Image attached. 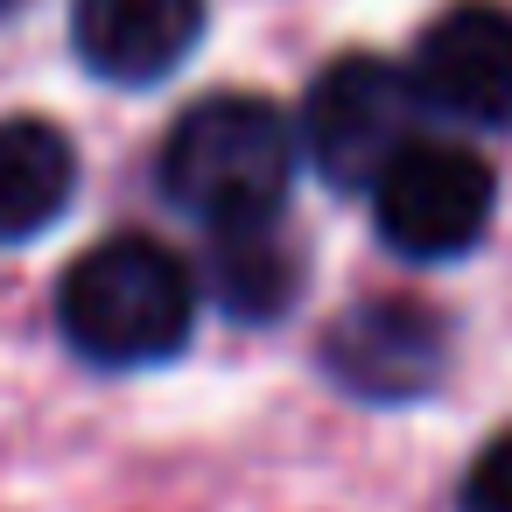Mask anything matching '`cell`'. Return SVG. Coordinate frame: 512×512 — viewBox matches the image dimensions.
I'll return each mask as SVG.
<instances>
[{"label":"cell","instance_id":"cell-1","mask_svg":"<svg viewBox=\"0 0 512 512\" xmlns=\"http://www.w3.org/2000/svg\"><path fill=\"white\" fill-rule=\"evenodd\" d=\"M288 183H295V127L253 92H218L190 106L162 141V197L211 232L274 225Z\"/></svg>","mask_w":512,"mask_h":512},{"label":"cell","instance_id":"cell-2","mask_svg":"<svg viewBox=\"0 0 512 512\" xmlns=\"http://www.w3.org/2000/svg\"><path fill=\"white\" fill-rule=\"evenodd\" d=\"M190 316H197L190 267L162 239H141V232L99 239L92 253L71 260L64 288H57V323H64L71 351L106 372L176 358L190 344Z\"/></svg>","mask_w":512,"mask_h":512},{"label":"cell","instance_id":"cell-3","mask_svg":"<svg viewBox=\"0 0 512 512\" xmlns=\"http://www.w3.org/2000/svg\"><path fill=\"white\" fill-rule=\"evenodd\" d=\"M414 85L386 57H337L302 99V148L330 190H372L414 141Z\"/></svg>","mask_w":512,"mask_h":512},{"label":"cell","instance_id":"cell-4","mask_svg":"<svg viewBox=\"0 0 512 512\" xmlns=\"http://www.w3.org/2000/svg\"><path fill=\"white\" fill-rule=\"evenodd\" d=\"M498 204V176L463 141H407L372 183L379 239L407 260H456L484 239Z\"/></svg>","mask_w":512,"mask_h":512},{"label":"cell","instance_id":"cell-5","mask_svg":"<svg viewBox=\"0 0 512 512\" xmlns=\"http://www.w3.org/2000/svg\"><path fill=\"white\" fill-rule=\"evenodd\" d=\"M414 106L463 127H512V8L456 0L414 43Z\"/></svg>","mask_w":512,"mask_h":512},{"label":"cell","instance_id":"cell-6","mask_svg":"<svg viewBox=\"0 0 512 512\" xmlns=\"http://www.w3.org/2000/svg\"><path fill=\"white\" fill-rule=\"evenodd\" d=\"M323 365L358 400H421L449 365V337H442V316L428 302L379 295V302H358L351 316L330 323Z\"/></svg>","mask_w":512,"mask_h":512},{"label":"cell","instance_id":"cell-7","mask_svg":"<svg viewBox=\"0 0 512 512\" xmlns=\"http://www.w3.org/2000/svg\"><path fill=\"white\" fill-rule=\"evenodd\" d=\"M71 43L106 85H162L204 43V0H71Z\"/></svg>","mask_w":512,"mask_h":512},{"label":"cell","instance_id":"cell-8","mask_svg":"<svg viewBox=\"0 0 512 512\" xmlns=\"http://www.w3.org/2000/svg\"><path fill=\"white\" fill-rule=\"evenodd\" d=\"M71 190H78V155L50 120H0V246L50 232Z\"/></svg>","mask_w":512,"mask_h":512},{"label":"cell","instance_id":"cell-9","mask_svg":"<svg viewBox=\"0 0 512 512\" xmlns=\"http://www.w3.org/2000/svg\"><path fill=\"white\" fill-rule=\"evenodd\" d=\"M302 274H295V253L274 239V225L260 232H218V253H211V295L225 316L239 323H274L288 302H295Z\"/></svg>","mask_w":512,"mask_h":512},{"label":"cell","instance_id":"cell-10","mask_svg":"<svg viewBox=\"0 0 512 512\" xmlns=\"http://www.w3.org/2000/svg\"><path fill=\"white\" fill-rule=\"evenodd\" d=\"M456 512H512V428H498V435L477 449V463L463 470Z\"/></svg>","mask_w":512,"mask_h":512},{"label":"cell","instance_id":"cell-11","mask_svg":"<svg viewBox=\"0 0 512 512\" xmlns=\"http://www.w3.org/2000/svg\"><path fill=\"white\" fill-rule=\"evenodd\" d=\"M8 8H22V0H0V15H8Z\"/></svg>","mask_w":512,"mask_h":512}]
</instances>
